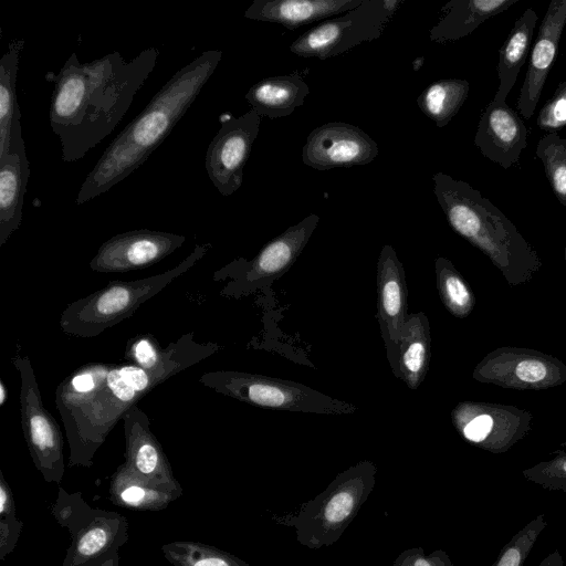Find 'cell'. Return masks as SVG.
Here are the masks:
<instances>
[{"label": "cell", "mask_w": 566, "mask_h": 566, "mask_svg": "<svg viewBox=\"0 0 566 566\" xmlns=\"http://www.w3.org/2000/svg\"><path fill=\"white\" fill-rule=\"evenodd\" d=\"M406 566H452V564L444 553L438 552L431 558L416 557L411 562H407Z\"/></svg>", "instance_id": "obj_37"}, {"label": "cell", "mask_w": 566, "mask_h": 566, "mask_svg": "<svg viewBox=\"0 0 566 566\" xmlns=\"http://www.w3.org/2000/svg\"><path fill=\"white\" fill-rule=\"evenodd\" d=\"M474 145L485 158L509 169L518 161L527 145V129L506 103L492 101L480 117Z\"/></svg>", "instance_id": "obj_19"}, {"label": "cell", "mask_w": 566, "mask_h": 566, "mask_svg": "<svg viewBox=\"0 0 566 566\" xmlns=\"http://www.w3.org/2000/svg\"><path fill=\"white\" fill-rule=\"evenodd\" d=\"M182 234L140 229L116 234L105 241L90 261L97 273H123L154 265L179 249Z\"/></svg>", "instance_id": "obj_13"}, {"label": "cell", "mask_w": 566, "mask_h": 566, "mask_svg": "<svg viewBox=\"0 0 566 566\" xmlns=\"http://www.w3.org/2000/svg\"><path fill=\"white\" fill-rule=\"evenodd\" d=\"M437 287L444 307L455 317H467L474 306V295L451 261H434Z\"/></svg>", "instance_id": "obj_30"}, {"label": "cell", "mask_w": 566, "mask_h": 566, "mask_svg": "<svg viewBox=\"0 0 566 566\" xmlns=\"http://www.w3.org/2000/svg\"><path fill=\"white\" fill-rule=\"evenodd\" d=\"M12 363L20 376L21 423L30 455L45 482L60 484L65 470L60 426L43 405L30 358L18 356Z\"/></svg>", "instance_id": "obj_9"}, {"label": "cell", "mask_w": 566, "mask_h": 566, "mask_svg": "<svg viewBox=\"0 0 566 566\" xmlns=\"http://www.w3.org/2000/svg\"><path fill=\"white\" fill-rule=\"evenodd\" d=\"M158 55L156 48H148L130 61L116 51L82 63L72 53L57 74L45 75L54 83L49 118L63 161L82 159L115 129Z\"/></svg>", "instance_id": "obj_2"}, {"label": "cell", "mask_w": 566, "mask_h": 566, "mask_svg": "<svg viewBox=\"0 0 566 566\" xmlns=\"http://www.w3.org/2000/svg\"><path fill=\"white\" fill-rule=\"evenodd\" d=\"M161 552L174 566H249L231 554L195 541H174L161 545Z\"/></svg>", "instance_id": "obj_29"}, {"label": "cell", "mask_w": 566, "mask_h": 566, "mask_svg": "<svg viewBox=\"0 0 566 566\" xmlns=\"http://www.w3.org/2000/svg\"><path fill=\"white\" fill-rule=\"evenodd\" d=\"M29 176L25 143L18 120L12 128L9 153L0 158V247L21 224Z\"/></svg>", "instance_id": "obj_20"}, {"label": "cell", "mask_w": 566, "mask_h": 566, "mask_svg": "<svg viewBox=\"0 0 566 566\" xmlns=\"http://www.w3.org/2000/svg\"><path fill=\"white\" fill-rule=\"evenodd\" d=\"M473 378L507 388L543 389L563 384L566 366L535 350L499 348L476 365Z\"/></svg>", "instance_id": "obj_11"}, {"label": "cell", "mask_w": 566, "mask_h": 566, "mask_svg": "<svg viewBox=\"0 0 566 566\" xmlns=\"http://www.w3.org/2000/svg\"><path fill=\"white\" fill-rule=\"evenodd\" d=\"M23 46V40H12L0 59V158L9 153L13 125L21 117L17 81Z\"/></svg>", "instance_id": "obj_27"}, {"label": "cell", "mask_w": 566, "mask_h": 566, "mask_svg": "<svg viewBox=\"0 0 566 566\" xmlns=\"http://www.w3.org/2000/svg\"><path fill=\"white\" fill-rule=\"evenodd\" d=\"M125 464L144 481L182 495L161 444L150 429L148 416L136 405L123 417Z\"/></svg>", "instance_id": "obj_17"}, {"label": "cell", "mask_w": 566, "mask_h": 566, "mask_svg": "<svg viewBox=\"0 0 566 566\" xmlns=\"http://www.w3.org/2000/svg\"><path fill=\"white\" fill-rule=\"evenodd\" d=\"M536 124L547 134L557 133L566 126V78L557 85L553 96L541 108Z\"/></svg>", "instance_id": "obj_36"}, {"label": "cell", "mask_w": 566, "mask_h": 566, "mask_svg": "<svg viewBox=\"0 0 566 566\" xmlns=\"http://www.w3.org/2000/svg\"><path fill=\"white\" fill-rule=\"evenodd\" d=\"M22 525L17 516L11 488L0 471V560L14 549Z\"/></svg>", "instance_id": "obj_34"}, {"label": "cell", "mask_w": 566, "mask_h": 566, "mask_svg": "<svg viewBox=\"0 0 566 566\" xmlns=\"http://www.w3.org/2000/svg\"><path fill=\"white\" fill-rule=\"evenodd\" d=\"M546 526L545 515L538 514L501 548L491 566H523Z\"/></svg>", "instance_id": "obj_33"}, {"label": "cell", "mask_w": 566, "mask_h": 566, "mask_svg": "<svg viewBox=\"0 0 566 566\" xmlns=\"http://www.w3.org/2000/svg\"><path fill=\"white\" fill-rule=\"evenodd\" d=\"M433 192L450 227L486 254L511 283L541 265L535 250L510 219L470 184L437 172Z\"/></svg>", "instance_id": "obj_4"}, {"label": "cell", "mask_w": 566, "mask_h": 566, "mask_svg": "<svg viewBox=\"0 0 566 566\" xmlns=\"http://www.w3.org/2000/svg\"><path fill=\"white\" fill-rule=\"evenodd\" d=\"M537 19L534 9L527 8L515 21L510 34L502 44L497 62L499 86L492 99L493 102L504 104L507 94L513 88L530 51Z\"/></svg>", "instance_id": "obj_25"}, {"label": "cell", "mask_w": 566, "mask_h": 566, "mask_svg": "<svg viewBox=\"0 0 566 566\" xmlns=\"http://www.w3.org/2000/svg\"><path fill=\"white\" fill-rule=\"evenodd\" d=\"M261 125V116L253 109L239 117L222 119L206 154L208 177L222 196L233 195L243 181V168L250 156Z\"/></svg>", "instance_id": "obj_10"}, {"label": "cell", "mask_w": 566, "mask_h": 566, "mask_svg": "<svg viewBox=\"0 0 566 566\" xmlns=\"http://www.w3.org/2000/svg\"><path fill=\"white\" fill-rule=\"evenodd\" d=\"M565 27L566 0H552L541 22L517 98V108L526 119L533 116L538 104L544 84L556 59Z\"/></svg>", "instance_id": "obj_18"}, {"label": "cell", "mask_w": 566, "mask_h": 566, "mask_svg": "<svg viewBox=\"0 0 566 566\" xmlns=\"http://www.w3.org/2000/svg\"><path fill=\"white\" fill-rule=\"evenodd\" d=\"M469 91L470 84L467 80H440L421 92L417 97V104L438 127H444L458 114Z\"/></svg>", "instance_id": "obj_28"}, {"label": "cell", "mask_w": 566, "mask_h": 566, "mask_svg": "<svg viewBox=\"0 0 566 566\" xmlns=\"http://www.w3.org/2000/svg\"><path fill=\"white\" fill-rule=\"evenodd\" d=\"M209 249V243L196 245L188 256L170 270L134 281H112L70 303L60 316L62 332L81 338L98 336L133 316L145 302L189 271Z\"/></svg>", "instance_id": "obj_5"}, {"label": "cell", "mask_w": 566, "mask_h": 566, "mask_svg": "<svg viewBox=\"0 0 566 566\" xmlns=\"http://www.w3.org/2000/svg\"><path fill=\"white\" fill-rule=\"evenodd\" d=\"M538 566H564V559L558 549H554L542 559Z\"/></svg>", "instance_id": "obj_38"}, {"label": "cell", "mask_w": 566, "mask_h": 566, "mask_svg": "<svg viewBox=\"0 0 566 566\" xmlns=\"http://www.w3.org/2000/svg\"><path fill=\"white\" fill-rule=\"evenodd\" d=\"M7 388L3 380H0V406L2 407L8 398Z\"/></svg>", "instance_id": "obj_39"}, {"label": "cell", "mask_w": 566, "mask_h": 566, "mask_svg": "<svg viewBox=\"0 0 566 566\" xmlns=\"http://www.w3.org/2000/svg\"><path fill=\"white\" fill-rule=\"evenodd\" d=\"M378 153L377 143L366 132L348 123L332 122L308 134L302 160L313 169L328 170L367 165Z\"/></svg>", "instance_id": "obj_12"}, {"label": "cell", "mask_w": 566, "mask_h": 566, "mask_svg": "<svg viewBox=\"0 0 566 566\" xmlns=\"http://www.w3.org/2000/svg\"><path fill=\"white\" fill-rule=\"evenodd\" d=\"M318 222L319 217L310 213L269 241L252 261L245 263L241 276L230 282L221 293L242 295L254 291L262 282L282 276L302 253Z\"/></svg>", "instance_id": "obj_15"}, {"label": "cell", "mask_w": 566, "mask_h": 566, "mask_svg": "<svg viewBox=\"0 0 566 566\" xmlns=\"http://www.w3.org/2000/svg\"><path fill=\"white\" fill-rule=\"evenodd\" d=\"M523 476L549 491H566V452L523 470Z\"/></svg>", "instance_id": "obj_35"}, {"label": "cell", "mask_w": 566, "mask_h": 566, "mask_svg": "<svg viewBox=\"0 0 566 566\" xmlns=\"http://www.w3.org/2000/svg\"><path fill=\"white\" fill-rule=\"evenodd\" d=\"M52 515L71 535L61 566H99L128 539L127 518L117 512L91 506L81 492L69 493L60 486Z\"/></svg>", "instance_id": "obj_6"}, {"label": "cell", "mask_w": 566, "mask_h": 566, "mask_svg": "<svg viewBox=\"0 0 566 566\" xmlns=\"http://www.w3.org/2000/svg\"><path fill=\"white\" fill-rule=\"evenodd\" d=\"M518 0H451L442 9L429 39L440 44L471 34L488 19L510 9Z\"/></svg>", "instance_id": "obj_22"}, {"label": "cell", "mask_w": 566, "mask_h": 566, "mask_svg": "<svg viewBox=\"0 0 566 566\" xmlns=\"http://www.w3.org/2000/svg\"><path fill=\"white\" fill-rule=\"evenodd\" d=\"M364 0H254L244 11L250 20L277 23L297 29L313 22L343 14Z\"/></svg>", "instance_id": "obj_21"}, {"label": "cell", "mask_w": 566, "mask_h": 566, "mask_svg": "<svg viewBox=\"0 0 566 566\" xmlns=\"http://www.w3.org/2000/svg\"><path fill=\"white\" fill-rule=\"evenodd\" d=\"M181 494L150 485L125 463L112 474L108 500L119 507L135 511H160Z\"/></svg>", "instance_id": "obj_26"}, {"label": "cell", "mask_w": 566, "mask_h": 566, "mask_svg": "<svg viewBox=\"0 0 566 566\" xmlns=\"http://www.w3.org/2000/svg\"><path fill=\"white\" fill-rule=\"evenodd\" d=\"M308 94L305 81L292 73L256 82L247 92L245 99L261 117L274 119L291 115L304 104Z\"/></svg>", "instance_id": "obj_23"}, {"label": "cell", "mask_w": 566, "mask_h": 566, "mask_svg": "<svg viewBox=\"0 0 566 566\" xmlns=\"http://www.w3.org/2000/svg\"><path fill=\"white\" fill-rule=\"evenodd\" d=\"M400 0H364L360 6L328 19L300 35L290 51L301 57L327 60L378 39Z\"/></svg>", "instance_id": "obj_8"}, {"label": "cell", "mask_w": 566, "mask_h": 566, "mask_svg": "<svg viewBox=\"0 0 566 566\" xmlns=\"http://www.w3.org/2000/svg\"><path fill=\"white\" fill-rule=\"evenodd\" d=\"M377 314L387 360L392 374H398V344L407 315L405 270L395 249L382 245L377 261Z\"/></svg>", "instance_id": "obj_16"}, {"label": "cell", "mask_w": 566, "mask_h": 566, "mask_svg": "<svg viewBox=\"0 0 566 566\" xmlns=\"http://www.w3.org/2000/svg\"><path fill=\"white\" fill-rule=\"evenodd\" d=\"M535 153L556 198L566 207V138L548 133L538 140Z\"/></svg>", "instance_id": "obj_32"}, {"label": "cell", "mask_w": 566, "mask_h": 566, "mask_svg": "<svg viewBox=\"0 0 566 566\" xmlns=\"http://www.w3.org/2000/svg\"><path fill=\"white\" fill-rule=\"evenodd\" d=\"M119 564V555L116 553L111 558H108L106 562L101 564L99 566H118Z\"/></svg>", "instance_id": "obj_40"}, {"label": "cell", "mask_w": 566, "mask_h": 566, "mask_svg": "<svg viewBox=\"0 0 566 566\" xmlns=\"http://www.w3.org/2000/svg\"><path fill=\"white\" fill-rule=\"evenodd\" d=\"M195 332L184 334L177 340L163 348L149 333L138 334L130 338L125 348L126 361L146 370H155L175 357L188 343Z\"/></svg>", "instance_id": "obj_31"}, {"label": "cell", "mask_w": 566, "mask_h": 566, "mask_svg": "<svg viewBox=\"0 0 566 566\" xmlns=\"http://www.w3.org/2000/svg\"><path fill=\"white\" fill-rule=\"evenodd\" d=\"M222 57L209 50L178 70L115 137L82 184L76 205L108 191L139 168L196 101Z\"/></svg>", "instance_id": "obj_3"}, {"label": "cell", "mask_w": 566, "mask_h": 566, "mask_svg": "<svg viewBox=\"0 0 566 566\" xmlns=\"http://www.w3.org/2000/svg\"><path fill=\"white\" fill-rule=\"evenodd\" d=\"M199 382L219 394L262 408L319 415H349L352 402L333 398L311 387L264 375L216 370L202 374Z\"/></svg>", "instance_id": "obj_7"}, {"label": "cell", "mask_w": 566, "mask_h": 566, "mask_svg": "<svg viewBox=\"0 0 566 566\" xmlns=\"http://www.w3.org/2000/svg\"><path fill=\"white\" fill-rule=\"evenodd\" d=\"M431 357L430 324L423 312L407 315L398 344V374L408 388L423 381Z\"/></svg>", "instance_id": "obj_24"}, {"label": "cell", "mask_w": 566, "mask_h": 566, "mask_svg": "<svg viewBox=\"0 0 566 566\" xmlns=\"http://www.w3.org/2000/svg\"><path fill=\"white\" fill-rule=\"evenodd\" d=\"M219 349L214 343H198L195 335L170 360L155 370L125 361L90 363L60 382L55 405L69 442L70 467L91 468L99 447L125 413L178 373Z\"/></svg>", "instance_id": "obj_1"}, {"label": "cell", "mask_w": 566, "mask_h": 566, "mask_svg": "<svg viewBox=\"0 0 566 566\" xmlns=\"http://www.w3.org/2000/svg\"><path fill=\"white\" fill-rule=\"evenodd\" d=\"M451 419L464 439L493 453L505 452L530 430L521 410L490 403L461 402Z\"/></svg>", "instance_id": "obj_14"}]
</instances>
